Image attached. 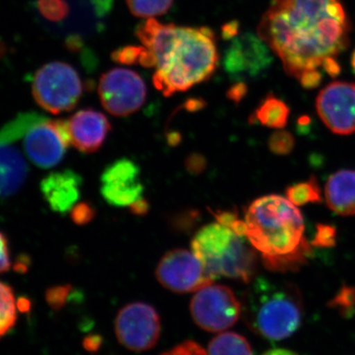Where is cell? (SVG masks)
<instances>
[{"label": "cell", "mask_w": 355, "mask_h": 355, "mask_svg": "<svg viewBox=\"0 0 355 355\" xmlns=\"http://www.w3.org/2000/svg\"><path fill=\"white\" fill-rule=\"evenodd\" d=\"M349 22L340 0H272L258 35L272 49L288 76H338L336 58L349 41Z\"/></svg>", "instance_id": "6da1fadb"}, {"label": "cell", "mask_w": 355, "mask_h": 355, "mask_svg": "<svg viewBox=\"0 0 355 355\" xmlns=\"http://www.w3.org/2000/svg\"><path fill=\"white\" fill-rule=\"evenodd\" d=\"M135 35L153 53V84L165 96L184 92L211 77L219 62L214 33L207 27H178L148 18Z\"/></svg>", "instance_id": "7a4b0ae2"}, {"label": "cell", "mask_w": 355, "mask_h": 355, "mask_svg": "<svg viewBox=\"0 0 355 355\" xmlns=\"http://www.w3.org/2000/svg\"><path fill=\"white\" fill-rule=\"evenodd\" d=\"M245 237L268 270H297L311 252L305 238V223L300 210L287 198L277 195L257 198L245 216Z\"/></svg>", "instance_id": "3957f363"}, {"label": "cell", "mask_w": 355, "mask_h": 355, "mask_svg": "<svg viewBox=\"0 0 355 355\" xmlns=\"http://www.w3.org/2000/svg\"><path fill=\"white\" fill-rule=\"evenodd\" d=\"M241 303L247 326L270 342L286 340L302 323V297L297 287L291 284L257 279Z\"/></svg>", "instance_id": "277c9868"}, {"label": "cell", "mask_w": 355, "mask_h": 355, "mask_svg": "<svg viewBox=\"0 0 355 355\" xmlns=\"http://www.w3.org/2000/svg\"><path fill=\"white\" fill-rule=\"evenodd\" d=\"M191 249L212 280L227 277L250 282L253 279L256 250L245 236L220 222L200 229L191 241Z\"/></svg>", "instance_id": "5b68a950"}, {"label": "cell", "mask_w": 355, "mask_h": 355, "mask_svg": "<svg viewBox=\"0 0 355 355\" xmlns=\"http://www.w3.org/2000/svg\"><path fill=\"white\" fill-rule=\"evenodd\" d=\"M32 92L39 106L51 114L70 111L83 92L80 77L65 62L44 64L35 74Z\"/></svg>", "instance_id": "8992f818"}, {"label": "cell", "mask_w": 355, "mask_h": 355, "mask_svg": "<svg viewBox=\"0 0 355 355\" xmlns=\"http://www.w3.org/2000/svg\"><path fill=\"white\" fill-rule=\"evenodd\" d=\"M191 314L202 330L218 333L231 328L242 316V303L227 286L210 284L191 299Z\"/></svg>", "instance_id": "52a82bcc"}, {"label": "cell", "mask_w": 355, "mask_h": 355, "mask_svg": "<svg viewBox=\"0 0 355 355\" xmlns=\"http://www.w3.org/2000/svg\"><path fill=\"white\" fill-rule=\"evenodd\" d=\"M26 155L40 168L48 169L64 159L71 144L69 121L41 116L25 133Z\"/></svg>", "instance_id": "ba28073f"}, {"label": "cell", "mask_w": 355, "mask_h": 355, "mask_svg": "<svg viewBox=\"0 0 355 355\" xmlns=\"http://www.w3.org/2000/svg\"><path fill=\"white\" fill-rule=\"evenodd\" d=\"M114 333L125 349L146 352L153 349L160 338V316L153 306L146 303H130L116 315Z\"/></svg>", "instance_id": "9c48e42d"}, {"label": "cell", "mask_w": 355, "mask_h": 355, "mask_svg": "<svg viewBox=\"0 0 355 355\" xmlns=\"http://www.w3.org/2000/svg\"><path fill=\"white\" fill-rule=\"evenodd\" d=\"M98 91L103 107L116 116L135 113L146 99L144 79L127 69H113L103 74Z\"/></svg>", "instance_id": "30bf717a"}, {"label": "cell", "mask_w": 355, "mask_h": 355, "mask_svg": "<svg viewBox=\"0 0 355 355\" xmlns=\"http://www.w3.org/2000/svg\"><path fill=\"white\" fill-rule=\"evenodd\" d=\"M156 277L163 286L176 293L198 291L214 282L196 254L184 249L173 250L163 256Z\"/></svg>", "instance_id": "8fae6325"}, {"label": "cell", "mask_w": 355, "mask_h": 355, "mask_svg": "<svg viewBox=\"0 0 355 355\" xmlns=\"http://www.w3.org/2000/svg\"><path fill=\"white\" fill-rule=\"evenodd\" d=\"M317 113L331 132L349 135L355 132V83L334 81L320 91Z\"/></svg>", "instance_id": "7c38bea8"}, {"label": "cell", "mask_w": 355, "mask_h": 355, "mask_svg": "<svg viewBox=\"0 0 355 355\" xmlns=\"http://www.w3.org/2000/svg\"><path fill=\"white\" fill-rule=\"evenodd\" d=\"M144 191L140 168L130 159H119L102 173L101 193L113 207L132 209L144 200Z\"/></svg>", "instance_id": "4fadbf2b"}, {"label": "cell", "mask_w": 355, "mask_h": 355, "mask_svg": "<svg viewBox=\"0 0 355 355\" xmlns=\"http://www.w3.org/2000/svg\"><path fill=\"white\" fill-rule=\"evenodd\" d=\"M272 51L259 35L246 33L231 42L224 57V67L236 78L256 77L272 64Z\"/></svg>", "instance_id": "5bb4252c"}, {"label": "cell", "mask_w": 355, "mask_h": 355, "mask_svg": "<svg viewBox=\"0 0 355 355\" xmlns=\"http://www.w3.org/2000/svg\"><path fill=\"white\" fill-rule=\"evenodd\" d=\"M71 144L83 153L99 150L112 130L107 116L93 109L81 110L69 121Z\"/></svg>", "instance_id": "9a60e30c"}, {"label": "cell", "mask_w": 355, "mask_h": 355, "mask_svg": "<svg viewBox=\"0 0 355 355\" xmlns=\"http://www.w3.org/2000/svg\"><path fill=\"white\" fill-rule=\"evenodd\" d=\"M83 179L72 170L51 173L41 182V193L53 211H71L81 195Z\"/></svg>", "instance_id": "2e32d148"}, {"label": "cell", "mask_w": 355, "mask_h": 355, "mask_svg": "<svg viewBox=\"0 0 355 355\" xmlns=\"http://www.w3.org/2000/svg\"><path fill=\"white\" fill-rule=\"evenodd\" d=\"M28 169L22 153L10 142L0 141V198L11 197L22 188Z\"/></svg>", "instance_id": "e0dca14e"}, {"label": "cell", "mask_w": 355, "mask_h": 355, "mask_svg": "<svg viewBox=\"0 0 355 355\" xmlns=\"http://www.w3.org/2000/svg\"><path fill=\"white\" fill-rule=\"evenodd\" d=\"M324 198L336 214L355 216V171L340 170L331 175L324 187Z\"/></svg>", "instance_id": "ac0fdd59"}, {"label": "cell", "mask_w": 355, "mask_h": 355, "mask_svg": "<svg viewBox=\"0 0 355 355\" xmlns=\"http://www.w3.org/2000/svg\"><path fill=\"white\" fill-rule=\"evenodd\" d=\"M289 114L291 110L286 103L273 95H268L254 112L251 121L261 123L263 127L282 130L287 125Z\"/></svg>", "instance_id": "d6986e66"}, {"label": "cell", "mask_w": 355, "mask_h": 355, "mask_svg": "<svg viewBox=\"0 0 355 355\" xmlns=\"http://www.w3.org/2000/svg\"><path fill=\"white\" fill-rule=\"evenodd\" d=\"M207 354L253 355V352L244 336L232 331H226L219 334L209 343Z\"/></svg>", "instance_id": "ffe728a7"}, {"label": "cell", "mask_w": 355, "mask_h": 355, "mask_svg": "<svg viewBox=\"0 0 355 355\" xmlns=\"http://www.w3.org/2000/svg\"><path fill=\"white\" fill-rule=\"evenodd\" d=\"M17 310L12 288L0 282V338L6 336L16 324Z\"/></svg>", "instance_id": "44dd1931"}, {"label": "cell", "mask_w": 355, "mask_h": 355, "mask_svg": "<svg viewBox=\"0 0 355 355\" xmlns=\"http://www.w3.org/2000/svg\"><path fill=\"white\" fill-rule=\"evenodd\" d=\"M286 197L296 207L307 203L320 202L322 200L321 189L314 178L308 182H302L289 187L286 191Z\"/></svg>", "instance_id": "7402d4cb"}, {"label": "cell", "mask_w": 355, "mask_h": 355, "mask_svg": "<svg viewBox=\"0 0 355 355\" xmlns=\"http://www.w3.org/2000/svg\"><path fill=\"white\" fill-rule=\"evenodd\" d=\"M112 60L121 64H140L144 67H155L153 53L146 46H128L112 53Z\"/></svg>", "instance_id": "603a6c76"}, {"label": "cell", "mask_w": 355, "mask_h": 355, "mask_svg": "<svg viewBox=\"0 0 355 355\" xmlns=\"http://www.w3.org/2000/svg\"><path fill=\"white\" fill-rule=\"evenodd\" d=\"M174 0H127L128 8L133 15L147 19L168 12Z\"/></svg>", "instance_id": "cb8c5ba5"}, {"label": "cell", "mask_w": 355, "mask_h": 355, "mask_svg": "<svg viewBox=\"0 0 355 355\" xmlns=\"http://www.w3.org/2000/svg\"><path fill=\"white\" fill-rule=\"evenodd\" d=\"M295 140L291 132L279 130L273 132L268 139V148L277 155H286L293 150Z\"/></svg>", "instance_id": "d4e9b609"}, {"label": "cell", "mask_w": 355, "mask_h": 355, "mask_svg": "<svg viewBox=\"0 0 355 355\" xmlns=\"http://www.w3.org/2000/svg\"><path fill=\"white\" fill-rule=\"evenodd\" d=\"M39 9L44 17L53 21L62 19L69 13V6L64 0H39Z\"/></svg>", "instance_id": "484cf974"}, {"label": "cell", "mask_w": 355, "mask_h": 355, "mask_svg": "<svg viewBox=\"0 0 355 355\" xmlns=\"http://www.w3.org/2000/svg\"><path fill=\"white\" fill-rule=\"evenodd\" d=\"M71 286H53L49 289L46 293V300L51 308L55 310L62 309L65 303L69 300L70 293H71Z\"/></svg>", "instance_id": "4316f807"}, {"label": "cell", "mask_w": 355, "mask_h": 355, "mask_svg": "<svg viewBox=\"0 0 355 355\" xmlns=\"http://www.w3.org/2000/svg\"><path fill=\"white\" fill-rule=\"evenodd\" d=\"M70 214L72 220L78 225H84L93 220L95 217V209L87 202H81L74 205Z\"/></svg>", "instance_id": "83f0119b"}, {"label": "cell", "mask_w": 355, "mask_h": 355, "mask_svg": "<svg viewBox=\"0 0 355 355\" xmlns=\"http://www.w3.org/2000/svg\"><path fill=\"white\" fill-rule=\"evenodd\" d=\"M160 355H209L198 343L186 340Z\"/></svg>", "instance_id": "f1b7e54d"}, {"label": "cell", "mask_w": 355, "mask_h": 355, "mask_svg": "<svg viewBox=\"0 0 355 355\" xmlns=\"http://www.w3.org/2000/svg\"><path fill=\"white\" fill-rule=\"evenodd\" d=\"M11 260L8 240L3 233L0 232V273L10 270Z\"/></svg>", "instance_id": "f546056e"}, {"label": "cell", "mask_w": 355, "mask_h": 355, "mask_svg": "<svg viewBox=\"0 0 355 355\" xmlns=\"http://www.w3.org/2000/svg\"><path fill=\"white\" fill-rule=\"evenodd\" d=\"M334 239H335V231L333 228L327 227L323 226L319 229V232L316 237V244L321 245V246H331L333 244Z\"/></svg>", "instance_id": "4dcf8cb0"}, {"label": "cell", "mask_w": 355, "mask_h": 355, "mask_svg": "<svg viewBox=\"0 0 355 355\" xmlns=\"http://www.w3.org/2000/svg\"><path fill=\"white\" fill-rule=\"evenodd\" d=\"M247 87L244 83H237L229 90L228 96L234 102H240L246 95Z\"/></svg>", "instance_id": "1f68e13d"}, {"label": "cell", "mask_w": 355, "mask_h": 355, "mask_svg": "<svg viewBox=\"0 0 355 355\" xmlns=\"http://www.w3.org/2000/svg\"><path fill=\"white\" fill-rule=\"evenodd\" d=\"M96 13L99 16H105L111 10L113 0H92Z\"/></svg>", "instance_id": "d6a6232c"}, {"label": "cell", "mask_w": 355, "mask_h": 355, "mask_svg": "<svg viewBox=\"0 0 355 355\" xmlns=\"http://www.w3.org/2000/svg\"><path fill=\"white\" fill-rule=\"evenodd\" d=\"M238 32H239V24L236 21L228 23L222 28V35L226 40L234 39L237 37Z\"/></svg>", "instance_id": "836d02e7"}, {"label": "cell", "mask_w": 355, "mask_h": 355, "mask_svg": "<svg viewBox=\"0 0 355 355\" xmlns=\"http://www.w3.org/2000/svg\"><path fill=\"white\" fill-rule=\"evenodd\" d=\"M102 345V338L97 336H90L84 340V347L88 350V352H97L99 347Z\"/></svg>", "instance_id": "e575fe53"}, {"label": "cell", "mask_w": 355, "mask_h": 355, "mask_svg": "<svg viewBox=\"0 0 355 355\" xmlns=\"http://www.w3.org/2000/svg\"><path fill=\"white\" fill-rule=\"evenodd\" d=\"M187 165H188L190 171L200 172V170H202L203 167H205V160H203L202 158H198V156H196V157L190 158V161H189Z\"/></svg>", "instance_id": "d590c367"}, {"label": "cell", "mask_w": 355, "mask_h": 355, "mask_svg": "<svg viewBox=\"0 0 355 355\" xmlns=\"http://www.w3.org/2000/svg\"><path fill=\"white\" fill-rule=\"evenodd\" d=\"M263 355H299L296 352H291V350L284 349H270L265 352Z\"/></svg>", "instance_id": "8d00e7d4"}, {"label": "cell", "mask_w": 355, "mask_h": 355, "mask_svg": "<svg viewBox=\"0 0 355 355\" xmlns=\"http://www.w3.org/2000/svg\"><path fill=\"white\" fill-rule=\"evenodd\" d=\"M352 69H354V71L355 73V51L354 53V55H352Z\"/></svg>", "instance_id": "74e56055"}]
</instances>
